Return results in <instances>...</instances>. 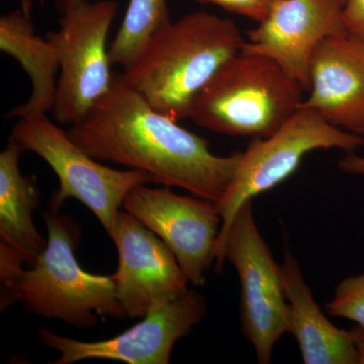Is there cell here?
<instances>
[{
  "mask_svg": "<svg viewBox=\"0 0 364 364\" xmlns=\"http://www.w3.org/2000/svg\"><path fill=\"white\" fill-rule=\"evenodd\" d=\"M88 155L149 174L154 183L191 191L218 205L231 186L241 152L219 156L208 141L153 109L123 77L67 131Z\"/></svg>",
  "mask_w": 364,
  "mask_h": 364,
  "instance_id": "cell-1",
  "label": "cell"
},
{
  "mask_svg": "<svg viewBox=\"0 0 364 364\" xmlns=\"http://www.w3.org/2000/svg\"><path fill=\"white\" fill-rule=\"evenodd\" d=\"M245 40L233 21L196 11L170 23L148 43L123 77L151 107L178 122Z\"/></svg>",
  "mask_w": 364,
  "mask_h": 364,
  "instance_id": "cell-2",
  "label": "cell"
},
{
  "mask_svg": "<svg viewBox=\"0 0 364 364\" xmlns=\"http://www.w3.org/2000/svg\"><path fill=\"white\" fill-rule=\"evenodd\" d=\"M304 91L274 60L241 51L196 95L189 119L224 135L267 138L301 107Z\"/></svg>",
  "mask_w": 364,
  "mask_h": 364,
  "instance_id": "cell-3",
  "label": "cell"
},
{
  "mask_svg": "<svg viewBox=\"0 0 364 364\" xmlns=\"http://www.w3.org/2000/svg\"><path fill=\"white\" fill-rule=\"evenodd\" d=\"M43 217L48 228L47 247L33 267L21 273L11 304L21 301L28 312L76 328L97 325V314L126 318L112 277L91 274L76 260L74 249L80 238L76 222L52 205Z\"/></svg>",
  "mask_w": 364,
  "mask_h": 364,
  "instance_id": "cell-4",
  "label": "cell"
},
{
  "mask_svg": "<svg viewBox=\"0 0 364 364\" xmlns=\"http://www.w3.org/2000/svg\"><path fill=\"white\" fill-rule=\"evenodd\" d=\"M364 146V136L337 128L310 107H301L279 130L267 138H253L241 152L231 186L218 203L222 227L215 252V267H224L223 248L235 215L244 203L279 186L298 168L312 151L332 148L346 153Z\"/></svg>",
  "mask_w": 364,
  "mask_h": 364,
  "instance_id": "cell-5",
  "label": "cell"
},
{
  "mask_svg": "<svg viewBox=\"0 0 364 364\" xmlns=\"http://www.w3.org/2000/svg\"><path fill=\"white\" fill-rule=\"evenodd\" d=\"M11 136L23 151L43 158L58 176L60 188L50 205L61 208L68 198H75L90 208L111 238L127 195L136 186L154 183L145 172L100 164L47 114L18 119Z\"/></svg>",
  "mask_w": 364,
  "mask_h": 364,
  "instance_id": "cell-6",
  "label": "cell"
},
{
  "mask_svg": "<svg viewBox=\"0 0 364 364\" xmlns=\"http://www.w3.org/2000/svg\"><path fill=\"white\" fill-rule=\"evenodd\" d=\"M117 11L114 0H81L66 7L57 32L49 33L58 51L60 72L52 112L60 124H77L114 80L107 35Z\"/></svg>",
  "mask_w": 364,
  "mask_h": 364,
  "instance_id": "cell-7",
  "label": "cell"
},
{
  "mask_svg": "<svg viewBox=\"0 0 364 364\" xmlns=\"http://www.w3.org/2000/svg\"><path fill=\"white\" fill-rule=\"evenodd\" d=\"M223 258L234 265L241 287L242 332L258 363H272L273 349L289 333L282 265L273 258L253 214V200L239 208L225 240Z\"/></svg>",
  "mask_w": 364,
  "mask_h": 364,
  "instance_id": "cell-8",
  "label": "cell"
},
{
  "mask_svg": "<svg viewBox=\"0 0 364 364\" xmlns=\"http://www.w3.org/2000/svg\"><path fill=\"white\" fill-rule=\"evenodd\" d=\"M207 315L205 299L188 289L156 301L138 324L102 341L85 342L43 329V344L58 351L54 364L109 359L129 364H168L174 345Z\"/></svg>",
  "mask_w": 364,
  "mask_h": 364,
  "instance_id": "cell-9",
  "label": "cell"
},
{
  "mask_svg": "<svg viewBox=\"0 0 364 364\" xmlns=\"http://www.w3.org/2000/svg\"><path fill=\"white\" fill-rule=\"evenodd\" d=\"M123 208L154 232L176 256L189 284H205L215 261L222 218L215 203L147 184L132 189Z\"/></svg>",
  "mask_w": 364,
  "mask_h": 364,
  "instance_id": "cell-10",
  "label": "cell"
},
{
  "mask_svg": "<svg viewBox=\"0 0 364 364\" xmlns=\"http://www.w3.org/2000/svg\"><path fill=\"white\" fill-rule=\"evenodd\" d=\"M347 33L338 0H277L267 18L248 33L241 51L274 60L309 92L316 47Z\"/></svg>",
  "mask_w": 364,
  "mask_h": 364,
  "instance_id": "cell-11",
  "label": "cell"
},
{
  "mask_svg": "<svg viewBox=\"0 0 364 364\" xmlns=\"http://www.w3.org/2000/svg\"><path fill=\"white\" fill-rule=\"evenodd\" d=\"M111 239L119 252V267L111 277L127 317L144 318L156 301L188 291L176 256L130 213H119Z\"/></svg>",
  "mask_w": 364,
  "mask_h": 364,
  "instance_id": "cell-12",
  "label": "cell"
},
{
  "mask_svg": "<svg viewBox=\"0 0 364 364\" xmlns=\"http://www.w3.org/2000/svg\"><path fill=\"white\" fill-rule=\"evenodd\" d=\"M311 88L301 107L364 136V42L350 33L323 40L310 62Z\"/></svg>",
  "mask_w": 364,
  "mask_h": 364,
  "instance_id": "cell-13",
  "label": "cell"
},
{
  "mask_svg": "<svg viewBox=\"0 0 364 364\" xmlns=\"http://www.w3.org/2000/svg\"><path fill=\"white\" fill-rule=\"evenodd\" d=\"M289 303V333L306 364H358L353 332L336 327L321 310L299 261L287 251L282 264Z\"/></svg>",
  "mask_w": 364,
  "mask_h": 364,
  "instance_id": "cell-14",
  "label": "cell"
},
{
  "mask_svg": "<svg viewBox=\"0 0 364 364\" xmlns=\"http://www.w3.org/2000/svg\"><path fill=\"white\" fill-rule=\"evenodd\" d=\"M0 49L16 59L32 83L25 104L14 107L6 119L47 114L54 107L60 72L58 51L47 37L38 35L31 16V1L0 18Z\"/></svg>",
  "mask_w": 364,
  "mask_h": 364,
  "instance_id": "cell-15",
  "label": "cell"
},
{
  "mask_svg": "<svg viewBox=\"0 0 364 364\" xmlns=\"http://www.w3.org/2000/svg\"><path fill=\"white\" fill-rule=\"evenodd\" d=\"M23 152L11 136L0 154V245L18 254L28 267L37 262L47 247L33 221L40 193L33 177L23 176L20 159Z\"/></svg>",
  "mask_w": 364,
  "mask_h": 364,
  "instance_id": "cell-16",
  "label": "cell"
},
{
  "mask_svg": "<svg viewBox=\"0 0 364 364\" xmlns=\"http://www.w3.org/2000/svg\"><path fill=\"white\" fill-rule=\"evenodd\" d=\"M170 23L167 0H130L121 28L109 49L112 65L128 68L155 33Z\"/></svg>",
  "mask_w": 364,
  "mask_h": 364,
  "instance_id": "cell-17",
  "label": "cell"
},
{
  "mask_svg": "<svg viewBox=\"0 0 364 364\" xmlns=\"http://www.w3.org/2000/svg\"><path fill=\"white\" fill-rule=\"evenodd\" d=\"M326 311L333 317L353 321L364 330V272L340 282Z\"/></svg>",
  "mask_w": 364,
  "mask_h": 364,
  "instance_id": "cell-18",
  "label": "cell"
},
{
  "mask_svg": "<svg viewBox=\"0 0 364 364\" xmlns=\"http://www.w3.org/2000/svg\"><path fill=\"white\" fill-rule=\"evenodd\" d=\"M202 4H212L230 13L246 16L261 23L267 18L277 0H196Z\"/></svg>",
  "mask_w": 364,
  "mask_h": 364,
  "instance_id": "cell-19",
  "label": "cell"
},
{
  "mask_svg": "<svg viewBox=\"0 0 364 364\" xmlns=\"http://www.w3.org/2000/svg\"><path fill=\"white\" fill-rule=\"evenodd\" d=\"M343 18L348 33L364 42V0H348L343 6Z\"/></svg>",
  "mask_w": 364,
  "mask_h": 364,
  "instance_id": "cell-20",
  "label": "cell"
},
{
  "mask_svg": "<svg viewBox=\"0 0 364 364\" xmlns=\"http://www.w3.org/2000/svg\"><path fill=\"white\" fill-rule=\"evenodd\" d=\"M338 165L339 168L346 173L364 176V157L358 156L354 152L346 153Z\"/></svg>",
  "mask_w": 364,
  "mask_h": 364,
  "instance_id": "cell-21",
  "label": "cell"
},
{
  "mask_svg": "<svg viewBox=\"0 0 364 364\" xmlns=\"http://www.w3.org/2000/svg\"><path fill=\"white\" fill-rule=\"evenodd\" d=\"M353 332L354 340H355L356 350H358V364H364V330L363 328L358 327L352 329Z\"/></svg>",
  "mask_w": 364,
  "mask_h": 364,
  "instance_id": "cell-22",
  "label": "cell"
},
{
  "mask_svg": "<svg viewBox=\"0 0 364 364\" xmlns=\"http://www.w3.org/2000/svg\"><path fill=\"white\" fill-rule=\"evenodd\" d=\"M81 1V0H62V6H63L64 9L66 7L72 6V4H77V2Z\"/></svg>",
  "mask_w": 364,
  "mask_h": 364,
  "instance_id": "cell-23",
  "label": "cell"
},
{
  "mask_svg": "<svg viewBox=\"0 0 364 364\" xmlns=\"http://www.w3.org/2000/svg\"><path fill=\"white\" fill-rule=\"evenodd\" d=\"M338 1L340 2V4H341L342 6H344L345 4H347V1H348V0H338Z\"/></svg>",
  "mask_w": 364,
  "mask_h": 364,
  "instance_id": "cell-24",
  "label": "cell"
}]
</instances>
